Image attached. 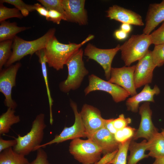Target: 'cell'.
<instances>
[{
	"label": "cell",
	"instance_id": "cell-8",
	"mask_svg": "<svg viewBox=\"0 0 164 164\" xmlns=\"http://www.w3.org/2000/svg\"><path fill=\"white\" fill-rule=\"evenodd\" d=\"M70 104L75 116L73 124L70 127H65L59 135H56L50 141L40 145L37 147V150L39 148L54 143L58 144L69 140L86 137L85 129L80 112L78 111L77 104L73 101H71Z\"/></svg>",
	"mask_w": 164,
	"mask_h": 164
},
{
	"label": "cell",
	"instance_id": "cell-42",
	"mask_svg": "<svg viewBox=\"0 0 164 164\" xmlns=\"http://www.w3.org/2000/svg\"><path fill=\"white\" fill-rule=\"evenodd\" d=\"M121 29L126 33H129L131 30L130 25L127 23H122L121 26Z\"/></svg>",
	"mask_w": 164,
	"mask_h": 164
},
{
	"label": "cell",
	"instance_id": "cell-40",
	"mask_svg": "<svg viewBox=\"0 0 164 164\" xmlns=\"http://www.w3.org/2000/svg\"><path fill=\"white\" fill-rule=\"evenodd\" d=\"M34 5L35 10L40 15L44 16L46 19L48 15V11L44 6L39 3H36Z\"/></svg>",
	"mask_w": 164,
	"mask_h": 164
},
{
	"label": "cell",
	"instance_id": "cell-29",
	"mask_svg": "<svg viewBox=\"0 0 164 164\" xmlns=\"http://www.w3.org/2000/svg\"><path fill=\"white\" fill-rule=\"evenodd\" d=\"M0 2L2 3H6L14 5L25 17L27 16L30 12L35 11L34 5L27 4L22 0H1Z\"/></svg>",
	"mask_w": 164,
	"mask_h": 164
},
{
	"label": "cell",
	"instance_id": "cell-37",
	"mask_svg": "<svg viewBox=\"0 0 164 164\" xmlns=\"http://www.w3.org/2000/svg\"><path fill=\"white\" fill-rule=\"evenodd\" d=\"M118 149L104 155L103 157L94 164H108L116 156Z\"/></svg>",
	"mask_w": 164,
	"mask_h": 164
},
{
	"label": "cell",
	"instance_id": "cell-31",
	"mask_svg": "<svg viewBox=\"0 0 164 164\" xmlns=\"http://www.w3.org/2000/svg\"><path fill=\"white\" fill-rule=\"evenodd\" d=\"M153 62L156 67H159L164 64V43L155 45L152 51Z\"/></svg>",
	"mask_w": 164,
	"mask_h": 164
},
{
	"label": "cell",
	"instance_id": "cell-10",
	"mask_svg": "<svg viewBox=\"0 0 164 164\" xmlns=\"http://www.w3.org/2000/svg\"><path fill=\"white\" fill-rule=\"evenodd\" d=\"M120 45L118 44L114 48L102 49L97 48L91 44L88 43L84 50V54L88 59L96 61L104 70L106 79L110 78L111 63L114 56L120 50Z\"/></svg>",
	"mask_w": 164,
	"mask_h": 164
},
{
	"label": "cell",
	"instance_id": "cell-14",
	"mask_svg": "<svg viewBox=\"0 0 164 164\" xmlns=\"http://www.w3.org/2000/svg\"><path fill=\"white\" fill-rule=\"evenodd\" d=\"M141 116L140 124L132 139L136 140L144 138L149 140L154 134L158 132V129L153 125L152 120V111L149 102H145L139 108Z\"/></svg>",
	"mask_w": 164,
	"mask_h": 164
},
{
	"label": "cell",
	"instance_id": "cell-41",
	"mask_svg": "<svg viewBox=\"0 0 164 164\" xmlns=\"http://www.w3.org/2000/svg\"><path fill=\"white\" fill-rule=\"evenodd\" d=\"M127 33L121 30H116L114 32V35L118 39L122 40L125 39L127 36Z\"/></svg>",
	"mask_w": 164,
	"mask_h": 164
},
{
	"label": "cell",
	"instance_id": "cell-3",
	"mask_svg": "<svg viewBox=\"0 0 164 164\" xmlns=\"http://www.w3.org/2000/svg\"><path fill=\"white\" fill-rule=\"evenodd\" d=\"M56 29H50L44 35L36 39L27 41L16 36L13 40L12 53L5 66L7 67L24 56H32L37 51L45 48L50 39L55 35Z\"/></svg>",
	"mask_w": 164,
	"mask_h": 164
},
{
	"label": "cell",
	"instance_id": "cell-38",
	"mask_svg": "<svg viewBox=\"0 0 164 164\" xmlns=\"http://www.w3.org/2000/svg\"><path fill=\"white\" fill-rule=\"evenodd\" d=\"M17 142L14 140H5L2 138H0V152L11 147H14L17 144Z\"/></svg>",
	"mask_w": 164,
	"mask_h": 164
},
{
	"label": "cell",
	"instance_id": "cell-17",
	"mask_svg": "<svg viewBox=\"0 0 164 164\" xmlns=\"http://www.w3.org/2000/svg\"><path fill=\"white\" fill-rule=\"evenodd\" d=\"M164 21V0L160 3L149 5L147 12L145 27L143 32L147 35Z\"/></svg>",
	"mask_w": 164,
	"mask_h": 164
},
{
	"label": "cell",
	"instance_id": "cell-2",
	"mask_svg": "<svg viewBox=\"0 0 164 164\" xmlns=\"http://www.w3.org/2000/svg\"><path fill=\"white\" fill-rule=\"evenodd\" d=\"M46 126L44 114H39L33 121L30 131L23 136L18 135L15 138L17 143L13 147V150L25 156L37 150L43 140L44 130Z\"/></svg>",
	"mask_w": 164,
	"mask_h": 164
},
{
	"label": "cell",
	"instance_id": "cell-28",
	"mask_svg": "<svg viewBox=\"0 0 164 164\" xmlns=\"http://www.w3.org/2000/svg\"><path fill=\"white\" fill-rule=\"evenodd\" d=\"M23 16L20 11L16 8H9L0 3V22L12 18L22 19Z\"/></svg>",
	"mask_w": 164,
	"mask_h": 164
},
{
	"label": "cell",
	"instance_id": "cell-30",
	"mask_svg": "<svg viewBox=\"0 0 164 164\" xmlns=\"http://www.w3.org/2000/svg\"><path fill=\"white\" fill-rule=\"evenodd\" d=\"M136 130L134 128L127 126L117 131L114 135L116 140L119 143L125 142L132 139Z\"/></svg>",
	"mask_w": 164,
	"mask_h": 164
},
{
	"label": "cell",
	"instance_id": "cell-25",
	"mask_svg": "<svg viewBox=\"0 0 164 164\" xmlns=\"http://www.w3.org/2000/svg\"><path fill=\"white\" fill-rule=\"evenodd\" d=\"M44 49H42L39 50L36 52L35 53L38 57L39 59V62L41 64L42 73L45 83L49 101L50 113V122L51 125H52L53 121L52 111V107L53 105V100L51 95L48 84V74L46 66V62Z\"/></svg>",
	"mask_w": 164,
	"mask_h": 164
},
{
	"label": "cell",
	"instance_id": "cell-21",
	"mask_svg": "<svg viewBox=\"0 0 164 164\" xmlns=\"http://www.w3.org/2000/svg\"><path fill=\"white\" fill-rule=\"evenodd\" d=\"M0 41L13 40L18 33L30 28L29 27H19L15 22L6 21L0 22Z\"/></svg>",
	"mask_w": 164,
	"mask_h": 164
},
{
	"label": "cell",
	"instance_id": "cell-9",
	"mask_svg": "<svg viewBox=\"0 0 164 164\" xmlns=\"http://www.w3.org/2000/svg\"><path fill=\"white\" fill-rule=\"evenodd\" d=\"M21 66L20 62H17L2 69L0 72V92L5 96V105L14 110L17 104L12 98V90L16 85L17 74Z\"/></svg>",
	"mask_w": 164,
	"mask_h": 164
},
{
	"label": "cell",
	"instance_id": "cell-43",
	"mask_svg": "<svg viewBox=\"0 0 164 164\" xmlns=\"http://www.w3.org/2000/svg\"><path fill=\"white\" fill-rule=\"evenodd\" d=\"M153 164H164V156L155 159Z\"/></svg>",
	"mask_w": 164,
	"mask_h": 164
},
{
	"label": "cell",
	"instance_id": "cell-5",
	"mask_svg": "<svg viewBox=\"0 0 164 164\" xmlns=\"http://www.w3.org/2000/svg\"><path fill=\"white\" fill-rule=\"evenodd\" d=\"M152 44L149 35L144 33L133 35L124 44L120 46L121 58L126 66L143 57Z\"/></svg>",
	"mask_w": 164,
	"mask_h": 164
},
{
	"label": "cell",
	"instance_id": "cell-15",
	"mask_svg": "<svg viewBox=\"0 0 164 164\" xmlns=\"http://www.w3.org/2000/svg\"><path fill=\"white\" fill-rule=\"evenodd\" d=\"M84 0H62L67 21L75 22L80 25L87 23V11L84 8Z\"/></svg>",
	"mask_w": 164,
	"mask_h": 164
},
{
	"label": "cell",
	"instance_id": "cell-35",
	"mask_svg": "<svg viewBox=\"0 0 164 164\" xmlns=\"http://www.w3.org/2000/svg\"><path fill=\"white\" fill-rule=\"evenodd\" d=\"M36 158L29 164H51L48 159V156L46 152L42 148L37 150Z\"/></svg>",
	"mask_w": 164,
	"mask_h": 164
},
{
	"label": "cell",
	"instance_id": "cell-11",
	"mask_svg": "<svg viewBox=\"0 0 164 164\" xmlns=\"http://www.w3.org/2000/svg\"><path fill=\"white\" fill-rule=\"evenodd\" d=\"M80 113L87 138L104 128L105 119L102 117L100 111L96 107L84 104Z\"/></svg>",
	"mask_w": 164,
	"mask_h": 164
},
{
	"label": "cell",
	"instance_id": "cell-32",
	"mask_svg": "<svg viewBox=\"0 0 164 164\" xmlns=\"http://www.w3.org/2000/svg\"><path fill=\"white\" fill-rule=\"evenodd\" d=\"M38 1L48 11L53 10L62 13L67 21L66 12L63 5L62 0H38Z\"/></svg>",
	"mask_w": 164,
	"mask_h": 164
},
{
	"label": "cell",
	"instance_id": "cell-23",
	"mask_svg": "<svg viewBox=\"0 0 164 164\" xmlns=\"http://www.w3.org/2000/svg\"><path fill=\"white\" fill-rule=\"evenodd\" d=\"M15 110L8 108L6 111L0 115V135L8 133L12 125L20 122V117L15 115Z\"/></svg>",
	"mask_w": 164,
	"mask_h": 164
},
{
	"label": "cell",
	"instance_id": "cell-4",
	"mask_svg": "<svg viewBox=\"0 0 164 164\" xmlns=\"http://www.w3.org/2000/svg\"><path fill=\"white\" fill-rule=\"evenodd\" d=\"M84 52L80 49L69 60L66 64L68 70L67 78L59 85L62 92L68 93L71 90L78 89L89 71L85 67L83 60Z\"/></svg>",
	"mask_w": 164,
	"mask_h": 164
},
{
	"label": "cell",
	"instance_id": "cell-6",
	"mask_svg": "<svg viewBox=\"0 0 164 164\" xmlns=\"http://www.w3.org/2000/svg\"><path fill=\"white\" fill-rule=\"evenodd\" d=\"M70 153L82 164H94L101 158V148L90 139L72 140L69 146Z\"/></svg>",
	"mask_w": 164,
	"mask_h": 164
},
{
	"label": "cell",
	"instance_id": "cell-16",
	"mask_svg": "<svg viewBox=\"0 0 164 164\" xmlns=\"http://www.w3.org/2000/svg\"><path fill=\"white\" fill-rule=\"evenodd\" d=\"M107 17L122 23L140 26L144 25L142 17L139 14L117 5L109 8L107 11Z\"/></svg>",
	"mask_w": 164,
	"mask_h": 164
},
{
	"label": "cell",
	"instance_id": "cell-22",
	"mask_svg": "<svg viewBox=\"0 0 164 164\" xmlns=\"http://www.w3.org/2000/svg\"><path fill=\"white\" fill-rule=\"evenodd\" d=\"M149 156L156 158L164 156V138L161 133L154 134L147 141Z\"/></svg>",
	"mask_w": 164,
	"mask_h": 164
},
{
	"label": "cell",
	"instance_id": "cell-39",
	"mask_svg": "<svg viewBox=\"0 0 164 164\" xmlns=\"http://www.w3.org/2000/svg\"><path fill=\"white\" fill-rule=\"evenodd\" d=\"M114 119L112 118L105 119L104 127L108 130L112 134L114 135L117 130L115 128L113 125V121Z\"/></svg>",
	"mask_w": 164,
	"mask_h": 164
},
{
	"label": "cell",
	"instance_id": "cell-33",
	"mask_svg": "<svg viewBox=\"0 0 164 164\" xmlns=\"http://www.w3.org/2000/svg\"><path fill=\"white\" fill-rule=\"evenodd\" d=\"M152 44L164 43V22L157 29L150 34Z\"/></svg>",
	"mask_w": 164,
	"mask_h": 164
},
{
	"label": "cell",
	"instance_id": "cell-36",
	"mask_svg": "<svg viewBox=\"0 0 164 164\" xmlns=\"http://www.w3.org/2000/svg\"><path fill=\"white\" fill-rule=\"evenodd\" d=\"M46 19L58 24H60L61 20L66 21L65 16L62 13L53 10L48 11V17Z\"/></svg>",
	"mask_w": 164,
	"mask_h": 164
},
{
	"label": "cell",
	"instance_id": "cell-7",
	"mask_svg": "<svg viewBox=\"0 0 164 164\" xmlns=\"http://www.w3.org/2000/svg\"><path fill=\"white\" fill-rule=\"evenodd\" d=\"M88 79V85L84 91L85 95L96 91H103L110 94L116 103L125 101L130 95L129 93L120 86L104 80L94 74L89 75Z\"/></svg>",
	"mask_w": 164,
	"mask_h": 164
},
{
	"label": "cell",
	"instance_id": "cell-27",
	"mask_svg": "<svg viewBox=\"0 0 164 164\" xmlns=\"http://www.w3.org/2000/svg\"><path fill=\"white\" fill-rule=\"evenodd\" d=\"M13 42V40H8L0 42V70L11 56Z\"/></svg>",
	"mask_w": 164,
	"mask_h": 164
},
{
	"label": "cell",
	"instance_id": "cell-13",
	"mask_svg": "<svg viewBox=\"0 0 164 164\" xmlns=\"http://www.w3.org/2000/svg\"><path fill=\"white\" fill-rule=\"evenodd\" d=\"M156 67L152 60V51L149 50L135 65L134 80L136 89L152 82L153 71Z\"/></svg>",
	"mask_w": 164,
	"mask_h": 164
},
{
	"label": "cell",
	"instance_id": "cell-34",
	"mask_svg": "<svg viewBox=\"0 0 164 164\" xmlns=\"http://www.w3.org/2000/svg\"><path fill=\"white\" fill-rule=\"evenodd\" d=\"M132 120L130 118H125L124 115L121 114L118 117L114 119L113 124L115 128L117 130L121 129L127 126L131 123Z\"/></svg>",
	"mask_w": 164,
	"mask_h": 164
},
{
	"label": "cell",
	"instance_id": "cell-18",
	"mask_svg": "<svg viewBox=\"0 0 164 164\" xmlns=\"http://www.w3.org/2000/svg\"><path fill=\"white\" fill-rule=\"evenodd\" d=\"M88 139H90L99 146L104 155L118 149L120 143L116 140L114 135L104 127Z\"/></svg>",
	"mask_w": 164,
	"mask_h": 164
},
{
	"label": "cell",
	"instance_id": "cell-20",
	"mask_svg": "<svg viewBox=\"0 0 164 164\" xmlns=\"http://www.w3.org/2000/svg\"><path fill=\"white\" fill-rule=\"evenodd\" d=\"M147 147L146 140H144L140 143L132 140L128 148L130 153L127 164H137L142 159L148 157V154H145V151L147 150Z\"/></svg>",
	"mask_w": 164,
	"mask_h": 164
},
{
	"label": "cell",
	"instance_id": "cell-24",
	"mask_svg": "<svg viewBox=\"0 0 164 164\" xmlns=\"http://www.w3.org/2000/svg\"><path fill=\"white\" fill-rule=\"evenodd\" d=\"M25 156L16 152L11 147L0 152V164H29Z\"/></svg>",
	"mask_w": 164,
	"mask_h": 164
},
{
	"label": "cell",
	"instance_id": "cell-12",
	"mask_svg": "<svg viewBox=\"0 0 164 164\" xmlns=\"http://www.w3.org/2000/svg\"><path fill=\"white\" fill-rule=\"evenodd\" d=\"M135 65L120 68L112 67L109 82L117 84L125 90L132 96L137 94L134 80Z\"/></svg>",
	"mask_w": 164,
	"mask_h": 164
},
{
	"label": "cell",
	"instance_id": "cell-26",
	"mask_svg": "<svg viewBox=\"0 0 164 164\" xmlns=\"http://www.w3.org/2000/svg\"><path fill=\"white\" fill-rule=\"evenodd\" d=\"M132 139L120 143L117 153L114 159L108 164H127V158L128 148Z\"/></svg>",
	"mask_w": 164,
	"mask_h": 164
},
{
	"label": "cell",
	"instance_id": "cell-19",
	"mask_svg": "<svg viewBox=\"0 0 164 164\" xmlns=\"http://www.w3.org/2000/svg\"><path fill=\"white\" fill-rule=\"evenodd\" d=\"M160 91L159 88L156 85L152 89L148 84L145 85L139 93L127 99L126 104L128 110L133 112H137L140 103L143 102H154V96L158 95Z\"/></svg>",
	"mask_w": 164,
	"mask_h": 164
},
{
	"label": "cell",
	"instance_id": "cell-44",
	"mask_svg": "<svg viewBox=\"0 0 164 164\" xmlns=\"http://www.w3.org/2000/svg\"><path fill=\"white\" fill-rule=\"evenodd\" d=\"M161 133L164 138V128L162 129Z\"/></svg>",
	"mask_w": 164,
	"mask_h": 164
},
{
	"label": "cell",
	"instance_id": "cell-1",
	"mask_svg": "<svg viewBox=\"0 0 164 164\" xmlns=\"http://www.w3.org/2000/svg\"><path fill=\"white\" fill-rule=\"evenodd\" d=\"M94 38V35H90L79 44L69 42L65 44L60 42L53 36L44 49L46 63L49 67L56 70L63 69L64 65L80 47Z\"/></svg>",
	"mask_w": 164,
	"mask_h": 164
}]
</instances>
